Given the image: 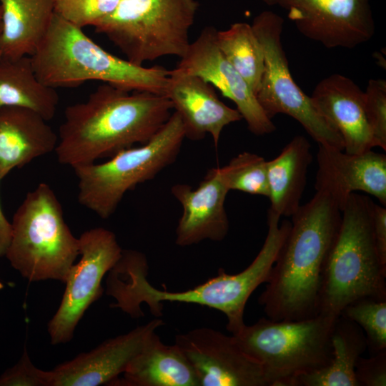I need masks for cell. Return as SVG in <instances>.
<instances>
[{"instance_id": "cell-1", "label": "cell", "mask_w": 386, "mask_h": 386, "mask_svg": "<svg viewBox=\"0 0 386 386\" xmlns=\"http://www.w3.org/2000/svg\"><path fill=\"white\" fill-rule=\"evenodd\" d=\"M172 110V102L164 95L104 83L86 100L65 109L54 151L58 162L73 168L145 144Z\"/></svg>"}, {"instance_id": "cell-2", "label": "cell", "mask_w": 386, "mask_h": 386, "mask_svg": "<svg viewBox=\"0 0 386 386\" xmlns=\"http://www.w3.org/2000/svg\"><path fill=\"white\" fill-rule=\"evenodd\" d=\"M267 227L261 249L247 268L234 274L220 268L217 276L182 292L157 289L147 279L146 256L140 252L125 254L107 279L106 292L116 300L111 307L137 318L144 315L142 303H146L156 317L162 314L163 302L197 304L222 312L227 320V330L235 334L245 325L244 313L248 299L267 282L287 234V228L277 223H269Z\"/></svg>"}, {"instance_id": "cell-3", "label": "cell", "mask_w": 386, "mask_h": 386, "mask_svg": "<svg viewBox=\"0 0 386 386\" xmlns=\"http://www.w3.org/2000/svg\"><path fill=\"white\" fill-rule=\"evenodd\" d=\"M342 212L317 192L291 217V227L259 297L269 319L300 320L318 314L324 265Z\"/></svg>"}, {"instance_id": "cell-4", "label": "cell", "mask_w": 386, "mask_h": 386, "mask_svg": "<svg viewBox=\"0 0 386 386\" xmlns=\"http://www.w3.org/2000/svg\"><path fill=\"white\" fill-rule=\"evenodd\" d=\"M31 59L39 80L54 89L76 87L94 80L129 91L164 95L169 76V70L164 67L139 66L110 54L83 29L55 13Z\"/></svg>"}, {"instance_id": "cell-5", "label": "cell", "mask_w": 386, "mask_h": 386, "mask_svg": "<svg viewBox=\"0 0 386 386\" xmlns=\"http://www.w3.org/2000/svg\"><path fill=\"white\" fill-rule=\"evenodd\" d=\"M373 204L369 197L355 192L341 211L322 271L318 314L338 317L345 306L357 300L386 298V267L375 242Z\"/></svg>"}, {"instance_id": "cell-6", "label": "cell", "mask_w": 386, "mask_h": 386, "mask_svg": "<svg viewBox=\"0 0 386 386\" xmlns=\"http://www.w3.org/2000/svg\"><path fill=\"white\" fill-rule=\"evenodd\" d=\"M11 223V239L5 257L12 267L30 282H64L79 255V242L51 187L40 183L28 192Z\"/></svg>"}, {"instance_id": "cell-7", "label": "cell", "mask_w": 386, "mask_h": 386, "mask_svg": "<svg viewBox=\"0 0 386 386\" xmlns=\"http://www.w3.org/2000/svg\"><path fill=\"white\" fill-rule=\"evenodd\" d=\"M338 317L320 313L300 320L262 317L232 335L260 364L268 386H290L295 377L330 363Z\"/></svg>"}, {"instance_id": "cell-8", "label": "cell", "mask_w": 386, "mask_h": 386, "mask_svg": "<svg viewBox=\"0 0 386 386\" xmlns=\"http://www.w3.org/2000/svg\"><path fill=\"white\" fill-rule=\"evenodd\" d=\"M184 139L182 121L174 111L147 143L124 149L103 163L73 167L79 181V202L99 217L109 218L128 191L154 179L177 160Z\"/></svg>"}, {"instance_id": "cell-9", "label": "cell", "mask_w": 386, "mask_h": 386, "mask_svg": "<svg viewBox=\"0 0 386 386\" xmlns=\"http://www.w3.org/2000/svg\"><path fill=\"white\" fill-rule=\"evenodd\" d=\"M198 8L197 0H120L93 26L128 61L143 66L162 56L185 54Z\"/></svg>"}, {"instance_id": "cell-10", "label": "cell", "mask_w": 386, "mask_h": 386, "mask_svg": "<svg viewBox=\"0 0 386 386\" xmlns=\"http://www.w3.org/2000/svg\"><path fill=\"white\" fill-rule=\"evenodd\" d=\"M284 19L271 11L256 16L252 26L264 54V70L257 99L268 116L287 114L297 121L318 145L344 150L340 134L318 112L310 96L294 81L281 35Z\"/></svg>"}, {"instance_id": "cell-11", "label": "cell", "mask_w": 386, "mask_h": 386, "mask_svg": "<svg viewBox=\"0 0 386 386\" xmlns=\"http://www.w3.org/2000/svg\"><path fill=\"white\" fill-rule=\"evenodd\" d=\"M79 261L74 264L64 283L60 305L48 323L52 345L69 342L88 307L104 292L102 281L122 256L116 235L104 227L91 228L79 237Z\"/></svg>"}, {"instance_id": "cell-12", "label": "cell", "mask_w": 386, "mask_h": 386, "mask_svg": "<svg viewBox=\"0 0 386 386\" xmlns=\"http://www.w3.org/2000/svg\"><path fill=\"white\" fill-rule=\"evenodd\" d=\"M370 0H278L305 37L328 49H353L370 40L375 21Z\"/></svg>"}, {"instance_id": "cell-13", "label": "cell", "mask_w": 386, "mask_h": 386, "mask_svg": "<svg viewBox=\"0 0 386 386\" xmlns=\"http://www.w3.org/2000/svg\"><path fill=\"white\" fill-rule=\"evenodd\" d=\"M192 366L199 386H268L262 366L232 335L199 327L175 337Z\"/></svg>"}, {"instance_id": "cell-14", "label": "cell", "mask_w": 386, "mask_h": 386, "mask_svg": "<svg viewBox=\"0 0 386 386\" xmlns=\"http://www.w3.org/2000/svg\"><path fill=\"white\" fill-rule=\"evenodd\" d=\"M216 31L213 26L205 27L190 43L173 70L199 76L218 89L224 96L235 104L237 110L254 134L262 136L273 132L276 127L259 104L254 93L218 48Z\"/></svg>"}, {"instance_id": "cell-15", "label": "cell", "mask_w": 386, "mask_h": 386, "mask_svg": "<svg viewBox=\"0 0 386 386\" xmlns=\"http://www.w3.org/2000/svg\"><path fill=\"white\" fill-rule=\"evenodd\" d=\"M228 167L210 169L197 187L176 184L171 192L182 207L176 228L175 243L188 247L204 240L222 241L229 222L224 202L230 191Z\"/></svg>"}, {"instance_id": "cell-16", "label": "cell", "mask_w": 386, "mask_h": 386, "mask_svg": "<svg viewBox=\"0 0 386 386\" xmlns=\"http://www.w3.org/2000/svg\"><path fill=\"white\" fill-rule=\"evenodd\" d=\"M315 189L345 207L351 194L362 192L386 205V155L370 149L349 154L343 149L318 145Z\"/></svg>"}, {"instance_id": "cell-17", "label": "cell", "mask_w": 386, "mask_h": 386, "mask_svg": "<svg viewBox=\"0 0 386 386\" xmlns=\"http://www.w3.org/2000/svg\"><path fill=\"white\" fill-rule=\"evenodd\" d=\"M164 324L162 320L154 319L60 364L51 370V386L110 385L124 373L152 335Z\"/></svg>"}, {"instance_id": "cell-18", "label": "cell", "mask_w": 386, "mask_h": 386, "mask_svg": "<svg viewBox=\"0 0 386 386\" xmlns=\"http://www.w3.org/2000/svg\"><path fill=\"white\" fill-rule=\"evenodd\" d=\"M164 96L172 103L184 128L185 138L198 141L209 134L217 147L224 128L242 119L223 103L213 86L199 76L169 70Z\"/></svg>"}, {"instance_id": "cell-19", "label": "cell", "mask_w": 386, "mask_h": 386, "mask_svg": "<svg viewBox=\"0 0 386 386\" xmlns=\"http://www.w3.org/2000/svg\"><path fill=\"white\" fill-rule=\"evenodd\" d=\"M321 116L341 136L344 151L359 154L373 148L364 107V91L339 74L321 80L310 96Z\"/></svg>"}, {"instance_id": "cell-20", "label": "cell", "mask_w": 386, "mask_h": 386, "mask_svg": "<svg viewBox=\"0 0 386 386\" xmlns=\"http://www.w3.org/2000/svg\"><path fill=\"white\" fill-rule=\"evenodd\" d=\"M37 112L21 107L0 109V179L55 151L58 135Z\"/></svg>"}, {"instance_id": "cell-21", "label": "cell", "mask_w": 386, "mask_h": 386, "mask_svg": "<svg viewBox=\"0 0 386 386\" xmlns=\"http://www.w3.org/2000/svg\"><path fill=\"white\" fill-rule=\"evenodd\" d=\"M110 385L199 386L197 376L180 348L164 344L154 332L140 352Z\"/></svg>"}, {"instance_id": "cell-22", "label": "cell", "mask_w": 386, "mask_h": 386, "mask_svg": "<svg viewBox=\"0 0 386 386\" xmlns=\"http://www.w3.org/2000/svg\"><path fill=\"white\" fill-rule=\"evenodd\" d=\"M1 56H31L44 41L54 14V0H0Z\"/></svg>"}, {"instance_id": "cell-23", "label": "cell", "mask_w": 386, "mask_h": 386, "mask_svg": "<svg viewBox=\"0 0 386 386\" xmlns=\"http://www.w3.org/2000/svg\"><path fill=\"white\" fill-rule=\"evenodd\" d=\"M312 161L310 143L305 137L297 135L267 162L270 211L280 217H292L297 212Z\"/></svg>"}, {"instance_id": "cell-24", "label": "cell", "mask_w": 386, "mask_h": 386, "mask_svg": "<svg viewBox=\"0 0 386 386\" xmlns=\"http://www.w3.org/2000/svg\"><path fill=\"white\" fill-rule=\"evenodd\" d=\"M331 345L330 363L295 377L290 386H359L355 365L367 349L362 330L352 321L340 316L332 332Z\"/></svg>"}, {"instance_id": "cell-25", "label": "cell", "mask_w": 386, "mask_h": 386, "mask_svg": "<svg viewBox=\"0 0 386 386\" xmlns=\"http://www.w3.org/2000/svg\"><path fill=\"white\" fill-rule=\"evenodd\" d=\"M58 104L56 89L39 80L31 56L0 57V109L25 107L49 121L54 118Z\"/></svg>"}, {"instance_id": "cell-26", "label": "cell", "mask_w": 386, "mask_h": 386, "mask_svg": "<svg viewBox=\"0 0 386 386\" xmlns=\"http://www.w3.org/2000/svg\"><path fill=\"white\" fill-rule=\"evenodd\" d=\"M215 38L222 54L256 96L264 74V54L252 25L245 22L232 24L226 30H217Z\"/></svg>"}, {"instance_id": "cell-27", "label": "cell", "mask_w": 386, "mask_h": 386, "mask_svg": "<svg viewBox=\"0 0 386 386\" xmlns=\"http://www.w3.org/2000/svg\"><path fill=\"white\" fill-rule=\"evenodd\" d=\"M340 316L362 330L371 355L386 350V298H360L345 306Z\"/></svg>"}, {"instance_id": "cell-28", "label": "cell", "mask_w": 386, "mask_h": 386, "mask_svg": "<svg viewBox=\"0 0 386 386\" xmlns=\"http://www.w3.org/2000/svg\"><path fill=\"white\" fill-rule=\"evenodd\" d=\"M267 162L262 157L248 152L232 158L227 164L229 190L268 197Z\"/></svg>"}, {"instance_id": "cell-29", "label": "cell", "mask_w": 386, "mask_h": 386, "mask_svg": "<svg viewBox=\"0 0 386 386\" xmlns=\"http://www.w3.org/2000/svg\"><path fill=\"white\" fill-rule=\"evenodd\" d=\"M120 0H54V13L83 29L111 14Z\"/></svg>"}, {"instance_id": "cell-30", "label": "cell", "mask_w": 386, "mask_h": 386, "mask_svg": "<svg viewBox=\"0 0 386 386\" xmlns=\"http://www.w3.org/2000/svg\"><path fill=\"white\" fill-rule=\"evenodd\" d=\"M365 113L373 147L386 150V81L370 79L364 91Z\"/></svg>"}, {"instance_id": "cell-31", "label": "cell", "mask_w": 386, "mask_h": 386, "mask_svg": "<svg viewBox=\"0 0 386 386\" xmlns=\"http://www.w3.org/2000/svg\"><path fill=\"white\" fill-rule=\"evenodd\" d=\"M51 370L36 367L24 349L18 362L0 376V386H51Z\"/></svg>"}, {"instance_id": "cell-32", "label": "cell", "mask_w": 386, "mask_h": 386, "mask_svg": "<svg viewBox=\"0 0 386 386\" xmlns=\"http://www.w3.org/2000/svg\"><path fill=\"white\" fill-rule=\"evenodd\" d=\"M355 374L359 386H385L386 350L367 358L360 357Z\"/></svg>"}, {"instance_id": "cell-33", "label": "cell", "mask_w": 386, "mask_h": 386, "mask_svg": "<svg viewBox=\"0 0 386 386\" xmlns=\"http://www.w3.org/2000/svg\"><path fill=\"white\" fill-rule=\"evenodd\" d=\"M372 228L377 252L382 264L386 267V208L374 202Z\"/></svg>"}, {"instance_id": "cell-34", "label": "cell", "mask_w": 386, "mask_h": 386, "mask_svg": "<svg viewBox=\"0 0 386 386\" xmlns=\"http://www.w3.org/2000/svg\"><path fill=\"white\" fill-rule=\"evenodd\" d=\"M11 223L6 219L0 202V257L5 256L11 242Z\"/></svg>"}, {"instance_id": "cell-35", "label": "cell", "mask_w": 386, "mask_h": 386, "mask_svg": "<svg viewBox=\"0 0 386 386\" xmlns=\"http://www.w3.org/2000/svg\"><path fill=\"white\" fill-rule=\"evenodd\" d=\"M266 4L269 6H273L277 4L278 0H262Z\"/></svg>"}, {"instance_id": "cell-36", "label": "cell", "mask_w": 386, "mask_h": 386, "mask_svg": "<svg viewBox=\"0 0 386 386\" xmlns=\"http://www.w3.org/2000/svg\"><path fill=\"white\" fill-rule=\"evenodd\" d=\"M1 16H2V14H1V7L0 6V36H1V29H2V20H1ZM1 56V48H0V57Z\"/></svg>"}]
</instances>
